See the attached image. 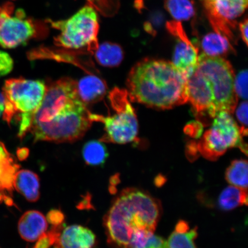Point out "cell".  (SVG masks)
<instances>
[{
  "instance_id": "obj_2",
  "label": "cell",
  "mask_w": 248,
  "mask_h": 248,
  "mask_svg": "<svg viewBox=\"0 0 248 248\" xmlns=\"http://www.w3.org/2000/svg\"><path fill=\"white\" fill-rule=\"evenodd\" d=\"M187 81L172 62L147 58L130 71L126 91L131 101L169 109L188 101Z\"/></svg>"
},
{
  "instance_id": "obj_1",
  "label": "cell",
  "mask_w": 248,
  "mask_h": 248,
  "mask_svg": "<svg viewBox=\"0 0 248 248\" xmlns=\"http://www.w3.org/2000/svg\"><path fill=\"white\" fill-rule=\"evenodd\" d=\"M91 113L78 94L77 82L63 78L46 85L44 98L29 133L34 141L74 142L91 128Z\"/></svg>"
},
{
  "instance_id": "obj_7",
  "label": "cell",
  "mask_w": 248,
  "mask_h": 248,
  "mask_svg": "<svg viewBox=\"0 0 248 248\" xmlns=\"http://www.w3.org/2000/svg\"><path fill=\"white\" fill-rule=\"evenodd\" d=\"M129 98L126 90L114 88L108 94L113 114L106 117L91 114L93 123L104 124L105 133L100 141L124 144L137 138L138 118Z\"/></svg>"
},
{
  "instance_id": "obj_21",
  "label": "cell",
  "mask_w": 248,
  "mask_h": 248,
  "mask_svg": "<svg viewBox=\"0 0 248 248\" xmlns=\"http://www.w3.org/2000/svg\"><path fill=\"white\" fill-rule=\"evenodd\" d=\"M82 154L85 163L92 166L104 165L108 155L106 146L100 140L87 142L83 146Z\"/></svg>"
},
{
  "instance_id": "obj_9",
  "label": "cell",
  "mask_w": 248,
  "mask_h": 248,
  "mask_svg": "<svg viewBox=\"0 0 248 248\" xmlns=\"http://www.w3.org/2000/svg\"><path fill=\"white\" fill-rule=\"evenodd\" d=\"M37 29L26 12L16 9L11 2L0 5V45L14 48L26 44L37 35Z\"/></svg>"
},
{
  "instance_id": "obj_33",
  "label": "cell",
  "mask_w": 248,
  "mask_h": 248,
  "mask_svg": "<svg viewBox=\"0 0 248 248\" xmlns=\"http://www.w3.org/2000/svg\"><path fill=\"white\" fill-rule=\"evenodd\" d=\"M55 248H62L60 246H58V245H55Z\"/></svg>"
},
{
  "instance_id": "obj_20",
  "label": "cell",
  "mask_w": 248,
  "mask_h": 248,
  "mask_svg": "<svg viewBox=\"0 0 248 248\" xmlns=\"http://www.w3.org/2000/svg\"><path fill=\"white\" fill-rule=\"evenodd\" d=\"M247 189L232 186L226 187L222 192L218 199L220 208L229 211L241 206L247 205Z\"/></svg>"
},
{
  "instance_id": "obj_10",
  "label": "cell",
  "mask_w": 248,
  "mask_h": 248,
  "mask_svg": "<svg viewBox=\"0 0 248 248\" xmlns=\"http://www.w3.org/2000/svg\"><path fill=\"white\" fill-rule=\"evenodd\" d=\"M214 31L233 40L232 30L248 7V0H200Z\"/></svg>"
},
{
  "instance_id": "obj_25",
  "label": "cell",
  "mask_w": 248,
  "mask_h": 248,
  "mask_svg": "<svg viewBox=\"0 0 248 248\" xmlns=\"http://www.w3.org/2000/svg\"><path fill=\"white\" fill-rule=\"evenodd\" d=\"M61 226L62 225L54 226L51 231L45 232L37 240V243L33 248H50L52 245H55L60 237Z\"/></svg>"
},
{
  "instance_id": "obj_32",
  "label": "cell",
  "mask_w": 248,
  "mask_h": 248,
  "mask_svg": "<svg viewBox=\"0 0 248 248\" xmlns=\"http://www.w3.org/2000/svg\"><path fill=\"white\" fill-rule=\"evenodd\" d=\"M5 108V99L2 93H0V116L3 113Z\"/></svg>"
},
{
  "instance_id": "obj_26",
  "label": "cell",
  "mask_w": 248,
  "mask_h": 248,
  "mask_svg": "<svg viewBox=\"0 0 248 248\" xmlns=\"http://www.w3.org/2000/svg\"><path fill=\"white\" fill-rule=\"evenodd\" d=\"M234 86L235 92L238 97L244 100L248 98V71H241L234 78Z\"/></svg>"
},
{
  "instance_id": "obj_34",
  "label": "cell",
  "mask_w": 248,
  "mask_h": 248,
  "mask_svg": "<svg viewBox=\"0 0 248 248\" xmlns=\"http://www.w3.org/2000/svg\"><path fill=\"white\" fill-rule=\"evenodd\" d=\"M11 1H15V0H11Z\"/></svg>"
},
{
  "instance_id": "obj_6",
  "label": "cell",
  "mask_w": 248,
  "mask_h": 248,
  "mask_svg": "<svg viewBox=\"0 0 248 248\" xmlns=\"http://www.w3.org/2000/svg\"><path fill=\"white\" fill-rule=\"evenodd\" d=\"M48 23L60 31L54 39L55 45L74 50L83 49L92 54L97 50L100 24L97 12L92 5L84 6L66 20H49Z\"/></svg>"
},
{
  "instance_id": "obj_11",
  "label": "cell",
  "mask_w": 248,
  "mask_h": 248,
  "mask_svg": "<svg viewBox=\"0 0 248 248\" xmlns=\"http://www.w3.org/2000/svg\"><path fill=\"white\" fill-rule=\"evenodd\" d=\"M166 27L169 32L178 39L172 63L188 78L198 64V48L188 39L181 21H169Z\"/></svg>"
},
{
  "instance_id": "obj_30",
  "label": "cell",
  "mask_w": 248,
  "mask_h": 248,
  "mask_svg": "<svg viewBox=\"0 0 248 248\" xmlns=\"http://www.w3.org/2000/svg\"><path fill=\"white\" fill-rule=\"evenodd\" d=\"M239 27L241 38L246 45L248 46V21L247 18H245L243 21H241L239 24Z\"/></svg>"
},
{
  "instance_id": "obj_13",
  "label": "cell",
  "mask_w": 248,
  "mask_h": 248,
  "mask_svg": "<svg viewBox=\"0 0 248 248\" xmlns=\"http://www.w3.org/2000/svg\"><path fill=\"white\" fill-rule=\"evenodd\" d=\"M95 235L84 226L73 225L63 229L55 244L62 248H94Z\"/></svg>"
},
{
  "instance_id": "obj_18",
  "label": "cell",
  "mask_w": 248,
  "mask_h": 248,
  "mask_svg": "<svg viewBox=\"0 0 248 248\" xmlns=\"http://www.w3.org/2000/svg\"><path fill=\"white\" fill-rule=\"evenodd\" d=\"M197 229H190L187 222L181 221L169 238L167 248H197L194 240L197 237Z\"/></svg>"
},
{
  "instance_id": "obj_3",
  "label": "cell",
  "mask_w": 248,
  "mask_h": 248,
  "mask_svg": "<svg viewBox=\"0 0 248 248\" xmlns=\"http://www.w3.org/2000/svg\"><path fill=\"white\" fill-rule=\"evenodd\" d=\"M234 78L232 65L224 58L199 55L187 81L188 101L198 115L213 119L220 111L233 113L238 102Z\"/></svg>"
},
{
  "instance_id": "obj_8",
  "label": "cell",
  "mask_w": 248,
  "mask_h": 248,
  "mask_svg": "<svg viewBox=\"0 0 248 248\" xmlns=\"http://www.w3.org/2000/svg\"><path fill=\"white\" fill-rule=\"evenodd\" d=\"M248 130L238 125L227 111H222L213 118L211 128L204 133L197 145L198 152L210 160H216L229 149L238 147L247 154V145L243 138Z\"/></svg>"
},
{
  "instance_id": "obj_27",
  "label": "cell",
  "mask_w": 248,
  "mask_h": 248,
  "mask_svg": "<svg viewBox=\"0 0 248 248\" xmlns=\"http://www.w3.org/2000/svg\"><path fill=\"white\" fill-rule=\"evenodd\" d=\"M14 61L7 52L0 51V77L7 75L13 69Z\"/></svg>"
},
{
  "instance_id": "obj_31",
  "label": "cell",
  "mask_w": 248,
  "mask_h": 248,
  "mask_svg": "<svg viewBox=\"0 0 248 248\" xmlns=\"http://www.w3.org/2000/svg\"><path fill=\"white\" fill-rule=\"evenodd\" d=\"M17 155L18 160H24L29 156V150L27 149H19L17 152Z\"/></svg>"
},
{
  "instance_id": "obj_22",
  "label": "cell",
  "mask_w": 248,
  "mask_h": 248,
  "mask_svg": "<svg viewBox=\"0 0 248 248\" xmlns=\"http://www.w3.org/2000/svg\"><path fill=\"white\" fill-rule=\"evenodd\" d=\"M164 8L175 21H188L195 15L192 0H165Z\"/></svg>"
},
{
  "instance_id": "obj_29",
  "label": "cell",
  "mask_w": 248,
  "mask_h": 248,
  "mask_svg": "<svg viewBox=\"0 0 248 248\" xmlns=\"http://www.w3.org/2000/svg\"><path fill=\"white\" fill-rule=\"evenodd\" d=\"M248 102L245 101L240 104L236 110L237 119L244 128L248 125Z\"/></svg>"
},
{
  "instance_id": "obj_19",
  "label": "cell",
  "mask_w": 248,
  "mask_h": 248,
  "mask_svg": "<svg viewBox=\"0 0 248 248\" xmlns=\"http://www.w3.org/2000/svg\"><path fill=\"white\" fill-rule=\"evenodd\" d=\"M94 54L99 64L108 67L119 66L124 56L122 46L116 43L108 42L99 45Z\"/></svg>"
},
{
  "instance_id": "obj_14",
  "label": "cell",
  "mask_w": 248,
  "mask_h": 248,
  "mask_svg": "<svg viewBox=\"0 0 248 248\" xmlns=\"http://www.w3.org/2000/svg\"><path fill=\"white\" fill-rule=\"evenodd\" d=\"M47 228L46 217L36 210H30L25 213L18 223V231L21 237L31 243L38 240Z\"/></svg>"
},
{
  "instance_id": "obj_23",
  "label": "cell",
  "mask_w": 248,
  "mask_h": 248,
  "mask_svg": "<svg viewBox=\"0 0 248 248\" xmlns=\"http://www.w3.org/2000/svg\"><path fill=\"white\" fill-rule=\"evenodd\" d=\"M128 248H167V243L154 232L140 231L133 234Z\"/></svg>"
},
{
  "instance_id": "obj_15",
  "label": "cell",
  "mask_w": 248,
  "mask_h": 248,
  "mask_svg": "<svg viewBox=\"0 0 248 248\" xmlns=\"http://www.w3.org/2000/svg\"><path fill=\"white\" fill-rule=\"evenodd\" d=\"M77 88L80 100L86 105L100 101L108 90L107 83L94 75L82 78L77 82Z\"/></svg>"
},
{
  "instance_id": "obj_16",
  "label": "cell",
  "mask_w": 248,
  "mask_h": 248,
  "mask_svg": "<svg viewBox=\"0 0 248 248\" xmlns=\"http://www.w3.org/2000/svg\"><path fill=\"white\" fill-rule=\"evenodd\" d=\"M14 188L30 202H35L39 199L40 179L30 170H18L15 176Z\"/></svg>"
},
{
  "instance_id": "obj_5",
  "label": "cell",
  "mask_w": 248,
  "mask_h": 248,
  "mask_svg": "<svg viewBox=\"0 0 248 248\" xmlns=\"http://www.w3.org/2000/svg\"><path fill=\"white\" fill-rule=\"evenodd\" d=\"M46 85L41 80L14 78L6 80L2 94L5 99L3 120L9 125L17 124L18 136L29 133L33 118L44 98Z\"/></svg>"
},
{
  "instance_id": "obj_24",
  "label": "cell",
  "mask_w": 248,
  "mask_h": 248,
  "mask_svg": "<svg viewBox=\"0 0 248 248\" xmlns=\"http://www.w3.org/2000/svg\"><path fill=\"white\" fill-rule=\"evenodd\" d=\"M225 178L235 187L248 188V162L246 160H237L232 162L225 172Z\"/></svg>"
},
{
  "instance_id": "obj_4",
  "label": "cell",
  "mask_w": 248,
  "mask_h": 248,
  "mask_svg": "<svg viewBox=\"0 0 248 248\" xmlns=\"http://www.w3.org/2000/svg\"><path fill=\"white\" fill-rule=\"evenodd\" d=\"M160 215V203L150 194L136 188L123 190L105 216L108 243L116 248H128L135 232L155 231Z\"/></svg>"
},
{
  "instance_id": "obj_17",
  "label": "cell",
  "mask_w": 248,
  "mask_h": 248,
  "mask_svg": "<svg viewBox=\"0 0 248 248\" xmlns=\"http://www.w3.org/2000/svg\"><path fill=\"white\" fill-rule=\"evenodd\" d=\"M201 46L202 54L209 57H222L234 51L228 37L215 31L203 36Z\"/></svg>"
},
{
  "instance_id": "obj_12",
  "label": "cell",
  "mask_w": 248,
  "mask_h": 248,
  "mask_svg": "<svg viewBox=\"0 0 248 248\" xmlns=\"http://www.w3.org/2000/svg\"><path fill=\"white\" fill-rule=\"evenodd\" d=\"M20 168L16 158L0 141V204L15 205L13 201L14 181L16 173Z\"/></svg>"
},
{
  "instance_id": "obj_28",
  "label": "cell",
  "mask_w": 248,
  "mask_h": 248,
  "mask_svg": "<svg viewBox=\"0 0 248 248\" xmlns=\"http://www.w3.org/2000/svg\"><path fill=\"white\" fill-rule=\"evenodd\" d=\"M46 219L52 226H59L63 222L64 216L60 210H52L48 213Z\"/></svg>"
}]
</instances>
